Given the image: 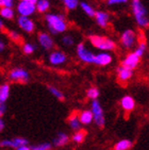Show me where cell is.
I'll list each match as a JSON object with an SVG mask.
<instances>
[{
  "instance_id": "7a4b0ae2",
  "label": "cell",
  "mask_w": 149,
  "mask_h": 150,
  "mask_svg": "<svg viewBox=\"0 0 149 150\" xmlns=\"http://www.w3.org/2000/svg\"><path fill=\"white\" fill-rule=\"evenodd\" d=\"M131 10L135 23L140 29H146L149 26L148 19V11L146 6H144L140 0H132L131 1Z\"/></svg>"
},
{
  "instance_id": "603a6c76",
  "label": "cell",
  "mask_w": 149,
  "mask_h": 150,
  "mask_svg": "<svg viewBox=\"0 0 149 150\" xmlns=\"http://www.w3.org/2000/svg\"><path fill=\"white\" fill-rule=\"evenodd\" d=\"M79 6H80L81 10L83 11L84 14L87 15L89 17H94L95 13H96V10H95L89 3L85 2V1H82V2L79 3Z\"/></svg>"
},
{
  "instance_id": "5bb4252c",
  "label": "cell",
  "mask_w": 149,
  "mask_h": 150,
  "mask_svg": "<svg viewBox=\"0 0 149 150\" xmlns=\"http://www.w3.org/2000/svg\"><path fill=\"white\" fill-rule=\"evenodd\" d=\"M116 74H117L118 81L121 82V83H126V82L130 81V79L133 77V70L129 69V68H127V67L123 66V65L117 67Z\"/></svg>"
},
{
  "instance_id": "e575fe53",
  "label": "cell",
  "mask_w": 149,
  "mask_h": 150,
  "mask_svg": "<svg viewBox=\"0 0 149 150\" xmlns=\"http://www.w3.org/2000/svg\"><path fill=\"white\" fill-rule=\"evenodd\" d=\"M129 0H106V4L109 6H123L128 3Z\"/></svg>"
},
{
  "instance_id": "cb8c5ba5",
  "label": "cell",
  "mask_w": 149,
  "mask_h": 150,
  "mask_svg": "<svg viewBox=\"0 0 149 150\" xmlns=\"http://www.w3.org/2000/svg\"><path fill=\"white\" fill-rule=\"evenodd\" d=\"M132 142L130 139H121L114 145V150H129L132 147Z\"/></svg>"
},
{
  "instance_id": "74e56055",
  "label": "cell",
  "mask_w": 149,
  "mask_h": 150,
  "mask_svg": "<svg viewBox=\"0 0 149 150\" xmlns=\"http://www.w3.org/2000/svg\"><path fill=\"white\" fill-rule=\"evenodd\" d=\"M6 112V103H0V117H2Z\"/></svg>"
},
{
  "instance_id": "2e32d148",
  "label": "cell",
  "mask_w": 149,
  "mask_h": 150,
  "mask_svg": "<svg viewBox=\"0 0 149 150\" xmlns=\"http://www.w3.org/2000/svg\"><path fill=\"white\" fill-rule=\"evenodd\" d=\"M121 107L125 112H132L135 109V100L130 95H125L121 99Z\"/></svg>"
},
{
  "instance_id": "d590c367",
  "label": "cell",
  "mask_w": 149,
  "mask_h": 150,
  "mask_svg": "<svg viewBox=\"0 0 149 150\" xmlns=\"http://www.w3.org/2000/svg\"><path fill=\"white\" fill-rule=\"evenodd\" d=\"M14 6H15V0H0V8L1 6L13 8Z\"/></svg>"
},
{
  "instance_id": "277c9868",
  "label": "cell",
  "mask_w": 149,
  "mask_h": 150,
  "mask_svg": "<svg viewBox=\"0 0 149 150\" xmlns=\"http://www.w3.org/2000/svg\"><path fill=\"white\" fill-rule=\"evenodd\" d=\"M91 111L93 113V121H94L96 126L99 128L104 127L106 124V119H104V114H103L102 107H101L100 102L97 99L92 100L91 103Z\"/></svg>"
},
{
  "instance_id": "f1b7e54d",
  "label": "cell",
  "mask_w": 149,
  "mask_h": 150,
  "mask_svg": "<svg viewBox=\"0 0 149 150\" xmlns=\"http://www.w3.org/2000/svg\"><path fill=\"white\" fill-rule=\"evenodd\" d=\"M84 139H85V132L82 131L81 129L78 131H74V134L72 136V139L77 144H81L84 141Z\"/></svg>"
},
{
  "instance_id": "d6986e66",
  "label": "cell",
  "mask_w": 149,
  "mask_h": 150,
  "mask_svg": "<svg viewBox=\"0 0 149 150\" xmlns=\"http://www.w3.org/2000/svg\"><path fill=\"white\" fill-rule=\"evenodd\" d=\"M16 12L13 8H9V6H1L0 8V17L6 20H12L14 19Z\"/></svg>"
},
{
  "instance_id": "4dcf8cb0",
  "label": "cell",
  "mask_w": 149,
  "mask_h": 150,
  "mask_svg": "<svg viewBox=\"0 0 149 150\" xmlns=\"http://www.w3.org/2000/svg\"><path fill=\"white\" fill-rule=\"evenodd\" d=\"M99 90L97 87H89V90L86 91V96L87 98L91 99V100H94V99H98L99 97Z\"/></svg>"
},
{
  "instance_id": "7c38bea8",
  "label": "cell",
  "mask_w": 149,
  "mask_h": 150,
  "mask_svg": "<svg viewBox=\"0 0 149 150\" xmlns=\"http://www.w3.org/2000/svg\"><path fill=\"white\" fill-rule=\"evenodd\" d=\"M140 58L133 51V52H129L123 58V60L121 61V65L127 67V68H129V69L134 70L140 65Z\"/></svg>"
},
{
  "instance_id": "484cf974",
  "label": "cell",
  "mask_w": 149,
  "mask_h": 150,
  "mask_svg": "<svg viewBox=\"0 0 149 150\" xmlns=\"http://www.w3.org/2000/svg\"><path fill=\"white\" fill-rule=\"evenodd\" d=\"M23 145H29V141L25 137H14V139H11V147L10 148H16L20 147V146H23Z\"/></svg>"
},
{
  "instance_id": "ab89813d",
  "label": "cell",
  "mask_w": 149,
  "mask_h": 150,
  "mask_svg": "<svg viewBox=\"0 0 149 150\" xmlns=\"http://www.w3.org/2000/svg\"><path fill=\"white\" fill-rule=\"evenodd\" d=\"M15 150H32V149L29 145H23V146H20V147L16 148Z\"/></svg>"
},
{
  "instance_id": "7bdbcfd3",
  "label": "cell",
  "mask_w": 149,
  "mask_h": 150,
  "mask_svg": "<svg viewBox=\"0 0 149 150\" xmlns=\"http://www.w3.org/2000/svg\"><path fill=\"white\" fill-rule=\"evenodd\" d=\"M29 1H31L32 3H36L37 1H38V0H29Z\"/></svg>"
},
{
  "instance_id": "8d00e7d4",
  "label": "cell",
  "mask_w": 149,
  "mask_h": 150,
  "mask_svg": "<svg viewBox=\"0 0 149 150\" xmlns=\"http://www.w3.org/2000/svg\"><path fill=\"white\" fill-rule=\"evenodd\" d=\"M0 147L2 148H10L11 147V139H1L0 141Z\"/></svg>"
},
{
  "instance_id": "d4e9b609",
  "label": "cell",
  "mask_w": 149,
  "mask_h": 150,
  "mask_svg": "<svg viewBox=\"0 0 149 150\" xmlns=\"http://www.w3.org/2000/svg\"><path fill=\"white\" fill-rule=\"evenodd\" d=\"M147 51V43L145 40H142L138 42V46H136V48H135L134 52L136 53V54L140 57V58H142V57H144L145 55V53H146Z\"/></svg>"
},
{
  "instance_id": "9a60e30c",
  "label": "cell",
  "mask_w": 149,
  "mask_h": 150,
  "mask_svg": "<svg viewBox=\"0 0 149 150\" xmlns=\"http://www.w3.org/2000/svg\"><path fill=\"white\" fill-rule=\"evenodd\" d=\"M94 18L96 20V23L100 28H106L110 23V15L104 11H96L94 15Z\"/></svg>"
},
{
  "instance_id": "f546056e",
  "label": "cell",
  "mask_w": 149,
  "mask_h": 150,
  "mask_svg": "<svg viewBox=\"0 0 149 150\" xmlns=\"http://www.w3.org/2000/svg\"><path fill=\"white\" fill-rule=\"evenodd\" d=\"M35 50H36V46H35L34 44H32V43H25L23 45V52L25 53V54H27V55L33 54Z\"/></svg>"
},
{
  "instance_id": "4fadbf2b",
  "label": "cell",
  "mask_w": 149,
  "mask_h": 150,
  "mask_svg": "<svg viewBox=\"0 0 149 150\" xmlns=\"http://www.w3.org/2000/svg\"><path fill=\"white\" fill-rule=\"evenodd\" d=\"M17 26L26 33H32L35 30L34 21L28 16H19L17 18Z\"/></svg>"
},
{
  "instance_id": "b9f144b4",
  "label": "cell",
  "mask_w": 149,
  "mask_h": 150,
  "mask_svg": "<svg viewBox=\"0 0 149 150\" xmlns=\"http://www.w3.org/2000/svg\"><path fill=\"white\" fill-rule=\"evenodd\" d=\"M3 29H4V23H3V20L0 17V31H2Z\"/></svg>"
},
{
  "instance_id": "e0dca14e",
  "label": "cell",
  "mask_w": 149,
  "mask_h": 150,
  "mask_svg": "<svg viewBox=\"0 0 149 150\" xmlns=\"http://www.w3.org/2000/svg\"><path fill=\"white\" fill-rule=\"evenodd\" d=\"M78 118L80 120L81 125L89 126L93 122V113L91 110H83L78 114Z\"/></svg>"
},
{
  "instance_id": "4316f807",
  "label": "cell",
  "mask_w": 149,
  "mask_h": 150,
  "mask_svg": "<svg viewBox=\"0 0 149 150\" xmlns=\"http://www.w3.org/2000/svg\"><path fill=\"white\" fill-rule=\"evenodd\" d=\"M48 91L49 93L51 94L53 97H55V98L57 99V100L60 101H63L64 99H65V97H64V94L62 92H61L59 88H57L55 86H52V85H49L48 86Z\"/></svg>"
},
{
  "instance_id": "5b68a950",
  "label": "cell",
  "mask_w": 149,
  "mask_h": 150,
  "mask_svg": "<svg viewBox=\"0 0 149 150\" xmlns=\"http://www.w3.org/2000/svg\"><path fill=\"white\" fill-rule=\"evenodd\" d=\"M136 40H138L136 33L131 29H127L123 31L121 35V45L123 49L130 50L136 44Z\"/></svg>"
},
{
  "instance_id": "60d3db41",
  "label": "cell",
  "mask_w": 149,
  "mask_h": 150,
  "mask_svg": "<svg viewBox=\"0 0 149 150\" xmlns=\"http://www.w3.org/2000/svg\"><path fill=\"white\" fill-rule=\"evenodd\" d=\"M4 129V121H3V119L0 117V132Z\"/></svg>"
},
{
  "instance_id": "ac0fdd59",
  "label": "cell",
  "mask_w": 149,
  "mask_h": 150,
  "mask_svg": "<svg viewBox=\"0 0 149 150\" xmlns=\"http://www.w3.org/2000/svg\"><path fill=\"white\" fill-rule=\"evenodd\" d=\"M68 142H69L68 134H66L65 132H59L57 134V136L53 139L52 143H53L55 147H62V146H65Z\"/></svg>"
},
{
  "instance_id": "1f68e13d",
  "label": "cell",
  "mask_w": 149,
  "mask_h": 150,
  "mask_svg": "<svg viewBox=\"0 0 149 150\" xmlns=\"http://www.w3.org/2000/svg\"><path fill=\"white\" fill-rule=\"evenodd\" d=\"M32 150H51L52 144L50 143H42V144H37L33 145V146H30Z\"/></svg>"
},
{
  "instance_id": "9c48e42d",
  "label": "cell",
  "mask_w": 149,
  "mask_h": 150,
  "mask_svg": "<svg viewBox=\"0 0 149 150\" xmlns=\"http://www.w3.org/2000/svg\"><path fill=\"white\" fill-rule=\"evenodd\" d=\"M48 61L52 66H61L67 62V55L61 50H53L52 52H50Z\"/></svg>"
},
{
  "instance_id": "f35d334b",
  "label": "cell",
  "mask_w": 149,
  "mask_h": 150,
  "mask_svg": "<svg viewBox=\"0 0 149 150\" xmlns=\"http://www.w3.org/2000/svg\"><path fill=\"white\" fill-rule=\"evenodd\" d=\"M4 49H6V42L0 38V53L4 51Z\"/></svg>"
},
{
  "instance_id": "3957f363",
  "label": "cell",
  "mask_w": 149,
  "mask_h": 150,
  "mask_svg": "<svg viewBox=\"0 0 149 150\" xmlns=\"http://www.w3.org/2000/svg\"><path fill=\"white\" fill-rule=\"evenodd\" d=\"M89 43L92 44L93 47L100 51H113L116 48V43L111 38L103 36V35L98 34H92L89 38Z\"/></svg>"
},
{
  "instance_id": "6da1fadb",
  "label": "cell",
  "mask_w": 149,
  "mask_h": 150,
  "mask_svg": "<svg viewBox=\"0 0 149 150\" xmlns=\"http://www.w3.org/2000/svg\"><path fill=\"white\" fill-rule=\"evenodd\" d=\"M45 21L47 23V28L50 34H61V33H64L68 28V23L63 14L47 12L45 15Z\"/></svg>"
},
{
  "instance_id": "44dd1931",
  "label": "cell",
  "mask_w": 149,
  "mask_h": 150,
  "mask_svg": "<svg viewBox=\"0 0 149 150\" xmlns=\"http://www.w3.org/2000/svg\"><path fill=\"white\" fill-rule=\"evenodd\" d=\"M35 8H36V11L38 13L46 14L50 9V2H49V0H38L35 3Z\"/></svg>"
},
{
  "instance_id": "836d02e7",
  "label": "cell",
  "mask_w": 149,
  "mask_h": 150,
  "mask_svg": "<svg viewBox=\"0 0 149 150\" xmlns=\"http://www.w3.org/2000/svg\"><path fill=\"white\" fill-rule=\"evenodd\" d=\"M8 35H9L10 40L15 42V43H19L20 40H21V35H20L17 31H15V30L9 31L8 32Z\"/></svg>"
},
{
  "instance_id": "8992f818",
  "label": "cell",
  "mask_w": 149,
  "mask_h": 150,
  "mask_svg": "<svg viewBox=\"0 0 149 150\" xmlns=\"http://www.w3.org/2000/svg\"><path fill=\"white\" fill-rule=\"evenodd\" d=\"M76 52H77V57L81 62H83L85 64H93L94 61V55L95 53L89 50L87 47L85 46L84 43H79L76 48Z\"/></svg>"
},
{
  "instance_id": "8fae6325",
  "label": "cell",
  "mask_w": 149,
  "mask_h": 150,
  "mask_svg": "<svg viewBox=\"0 0 149 150\" xmlns=\"http://www.w3.org/2000/svg\"><path fill=\"white\" fill-rule=\"evenodd\" d=\"M113 62V57L108 51H100L99 53H96L94 55L93 64L97 66H108Z\"/></svg>"
},
{
  "instance_id": "ba28073f",
  "label": "cell",
  "mask_w": 149,
  "mask_h": 150,
  "mask_svg": "<svg viewBox=\"0 0 149 150\" xmlns=\"http://www.w3.org/2000/svg\"><path fill=\"white\" fill-rule=\"evenodd\" d=\"M9 79L13 82L27 83L30 80V75L26 69H23L21 67H17V68H14L10 71Z\"/></svg>"
},
{
  "instance_id": "30bf717a",
  "label": "cell",
  "mask_w": 149,
  "mask_h": 150,
  "mask_svg": "<svg viewBox=\"0 0 149 150\" xmlns=\"http://www.w3.org/2000/svg\"><path fill=\"white\" fill-rule=\"evenodd\" d=\"M37 40L44 50H51L55 47V40L51 38V34L48 32H40Z\"/></svg>"
},
{
  "instance_id": "ee69618b",
  "label": "cell",
  "mask_w": 149,
  "mask_h": 150,
  "mask_svg": "<svg viewBox=\"0 0 149 150\" xmlns=\"http://www.w3.org/2000/svg\"><path fill=\"white\" fill-rule=\"evenodd\" d=\"M19 1H27V0H19Z\"/></svg>"
},
{
  "instance_id": "ffe728a7",
  "label": "cell",
  "mask_w": 149,
  "mask_h": 150,
  "mask_svg": "<svg viewBox=\"0 0 149 150\" xmlns=\"http://www.w3.org/2000/svg\"><path fill=\"white\" fill-rule=\"evenodd\" d=\"M11 87L9 83H3L0 85V103H6L10 97Z\"/></svg>"
},
{
  "instance_id": "7402d4cb",
  "label": "cell",
  "mask_w": 149,
  "mask_h": 150,
  "mask_svg": "<svg viewBox=\"0 0 149 150\" xmlns=\"http://www.w3.org/2000/svg\"><path fill=\"white\" fill-rule=\"evenodd\" d=\"M68 125L70 129L74 131H78L81 129V122L79 120V118H78V115H76V114H72V115L69 116Z\"/></svg>"
},
{
  "instance_id": "52a82bcc",
  "label": "cell",
  "mask_w": 149,
  "mask_h": 150,
  "mask_svg": "<svg viewBox=\"0 0 149 150\" xmlns=\"http://www.w3.org/2000/svg\"><path fill=\"white\" fill-rule=\"evenodd\" d=\"M15 12L19 16H28V17H30L33 14H35V12H36L35 3H32L29 0H27V1H19L16 4Z\"/></svg>"
},
{
  "instance_id": "d6a6232c",
  "label": "cell",
  "mask_w": 149,
  "mask_h": 150,
  "mask_svg": "<svg viewBox=\"0 0 149 150\" xmlns=\"http://www.w3.org/2000/svg\"><path fill=\"white\" fill-rule=\"evenodd\" d=\"M61 42H62V44H63L64 46L70 47L74 44V38L70 34H66L62 38V40H61Z\"/></svg>"
},
{
  "instance_id": "83f0119b",
  "label": "cell",
  "mask_w": 149,
  "mask_h": 150,
  "mask_svg": "<svg viewBox=\"0 0 149 150\" xmlns=\"http://www.w3.org/2000/svg\"><path fill=\"white\" fill-rule=\"evenodd\" d=\"M62 2L67 11H74L79 6V0H62Z\"/></svg>"
}]
</instances>
